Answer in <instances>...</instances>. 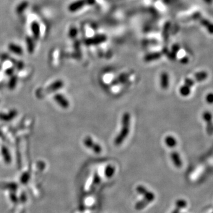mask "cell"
<instances>
[{
  "label": "cell",
  "mask_w": 213,
  "mask_h": 213,
  "mask_svg": "<svg viewBox=\"0 0 213 213\" xmlns=\"http://www.w3.org/2000/svg\"><path fill=\"white\" fill-rule=\"evenodd\" d=\"M205 100L209 104H213V93L209 92L205 96Z\"/></svg>",
  "instance_id": "ffe728a7"
},
{
  "label": "cell",
  "mask_w": 213,
  "mask_h": 213,
  "mask_svg": "<svg viewBox=\"0 0 213 213\" xmlns=\"http://www.w3.org/2000/svg\"><path fill=\"white\" fill-rule=\"evenodd\" d=\"M31 29L33 37L35 39H38L40 36V27L37 21H33L31 25Z\"/></svg>",
  "instance_id": "8992f818"
},
{
  "label": "cell",
  "mask_w": 213,
  "mask_h": 213,
  "mask_svg": "<svg viewBox=\"0 0 213 213\" xmlns=\"http://www.w3.org/2000/svg\"><path fill=\"white\" fill-rule=\"evenodd\" d=\"M26 44L28 51L30 53H33L34 50V42L33 39L31 37H27L26 38Z\"/></svg>",
  "instance_id": "8fae6325"
},
{
  "label": "cell",
  "mask_w": 213,
  "mask_h": 213,
  "mask_svg": "<svg viewBox=\"0 0 213 213\" xmlns=\"http://www.w3.org/2000/svg\"><path fill=\"white\" fill-rule=\"evenodd\" d=\"M136 191L139 194L141 195H144L147 191V189L143 185H139L136 188Z\"/></svg>",
  "instance_id": "e0dca14e"
},
{
  "label": "cell",
  "mask_w": 213,
  "mask_h": 213,
  "mask_svg": "<svg viewBox=\"0 0 213 213\" xmlns=\"http://www.w3.org/2000/svg\"><path fill=\"white\" fill-rule=\"evenodd\" d=\"M171 157L172 161V162L174 163L175 167H176L178 168H179L182 165V162L181 158L178 152L177 151H173L171 154Z\"/></svg>",
  "instance_id": "277c9868"
},
{
  "label": "cell",
  "mask_w": 213,
  "mask_h": 213,
  "mask_svg": "<svg viewBox=\"0 0 213 213\" xmlns=\"http://www.w3.org/2000/svg\"><path fill=\"white\" fill-rule=\"evenodd\" d=\"M179 208H177V209H175L173 212L172 213H179V210H178Z\"/></svg>",
  "instance_id": "7402d4cb"
},
{
  "label": "cell",
  "mask_w": 213,
  "mask_h": 213,
  "mask_svg": "<svg viewBox=\"0 0 213 213\" xmlns=\"http://www.w3.org/2000/svg\"><path fill=\"white\" fill-rule=\"evenodd\" d=\"M115 171H116V169L114 166H113L112 165H107V167L105 168V172H104L105 177L109 178H112L114 175V174L115 173Z\"/></svg>",
  "instance_id": "30bf717a"
},
{
  "label": "cell",
  "mask_w": 213,
  "mask_h": 213,
  "mask_svg": "<svg viewBox=\"0 0 213 213\" xmlns=\"http://www.w3.org/2000/svg\"><path fill=\"white\" fill-rule=\"evenodd\" d=\"M101 181V178L99 176V175L98 174L97 172H95L93 178V180H92V184L94 185H98Z\"/></svg>",
  "instance_id": "ac0fdd59"
},
{
  "label": "cell",
  "mask_w": 213,
  "mask_h": 213,
  "mask_svg": "<svg viewBox=\"0 0 213 213\" xmlns=\"http://www.w3.org/2000/svg\"><path fill=\"white\" fill-rule=\"evenodd\" d=\"M29 3L27 1H23L20 3L16 8V12L17 14H22L28 7Z\"/></svg>",
  "instance_id": "7c38bea8"
},
{
  "label": "cell",
  "mask_w": 213,
  "mask_h": 213,
  "mask_svg": "<svg viewBox=\"0 0 213 213\" xmlns=\"http://www.w3.org/2000/svg\"><path fill=\"white\" fill-rule=\"evenodd\" d=\"M165 142L170 148L175 147L177 144V139L172 136H167L165 139Z\"/></svg>",
  "instance_id": "52a82bcc"
},
{
  "label": "cell",
  "mask_w": 213,
  "mask_h": 213,
  "mask_svg": "<svg viewBox=\"0 0 213 213\" xmlns=\"http://www.w3.org/2000/svg\"><path fill=\"white\" fill-rule=\"evenodd\" d=\"M160 84H161V88L164 89H166L169 87V79L168 73L164 72L161 74V76H160Z\"/></svg>",
  "instance_id": "3957f363"
},
{
  "label": "cell",
  "mask_w": 213,
  "mask_h": 213,
  "mask_svg": "<svg viewBox=\"0 0 213 213\" xmlns=\"http://www.w3.org/2000/svg\"><path fill=\"white\" fill-rule=\"evenodd\" d=\"M179 92L181 95L184 96H187L191 94V88L184 85L179 89Z\"/></svg>",
  "instance_id": "5bb4252c"
},
{
  "label": "cell",
  "mask_w": 213,
  "mask_h": 213,
  "mask_svg": "<svg viewBox=\"0 0 213 213\" xmlns=\"http://www.w3.org/2000/svg\"><path fill=\"white\" fill-rule=\"evenodd\" d=\"M208 77V74L205 71H201L195 74L194 78H195V82H202L205 80Z\"/></svg>",
  "instance_id": "9c48e42d"
},
{
  "label": "cell",
  "mask_w": 213,
  "mask_h": 213,
  "mask_svg": "<svg viewBox=\"0 0 213 213\" xmlns=\"http://www.w3.org/2000/svg\"><path fill=\"white\" fill-rule=\"evenodd\" d=\"M84 144L86 147L91 149L96 154L100 153L102 151L101 146L99 144L94 143L92 139L89 136H87L84 139Z\"/></svg>",
  "instance_id": "7a4b0ae2"
},
{
  "label": "cell",
  "mask_w": 213,
  "mask_h": 213,
  "mask_svg": "<svg viewBox=\"0 0 213 213\" xmlns=\"http://www.w3.org/2000/svg\"><path fill=\"white\" fill-rule=\"evenodd\" d=\"M131 116L129 113L126 112L123 114L122 119V129L114 139L116 146L121 145L126 140L130 132Z\"/></svg>",
  "instance_id": "6da1fadb"
},
{
  "label": "cell",
  "mask_w": 213,
  "mask_h": 213,
  "mask_svg": "<svg viewBox=\"0 0 213 213\" xmlns=\"http://www.w3.org/2000/svg\"><path fill=\"white\" fill-rule=\"evenodd\" d=\"M160 56H161V55H160L159 53H153V54H150V55L147 56L145 58V60L146 61H150L157 59L159 58Z\"/></svg>",
  "instance_id": "2e32d148"
},
{
  "label": "cell",
  "mask_w": 213,
  "mask_h": 213,
  "mask_svg": "<svg viewBox=\"0 0 213 213\" xmlns=\"http://www.w3.org/2000/svg\"><path fill=\"white\" fill-rule=\"evenodd\" d=\"M9 49L13 53H15V54H17L19 55H21L23 54L22 48L20 46H19L16 44H13V43L10 44L9 46Z\"/></svg>",
  "instance_id": "ba28073f"
},
{
  "label": "cell",
  "mask_w": 213,
  "mask_h": 213,
  "mask_svg": "<svg viewBox=\"0 0 213 213\" xmlns=\"http://www.w3.org/2000/svg\"><path fill=\"white\" fill-rule=\"evenodd\" d=\"M143 195H144V198L145 199H146L149 203L153 201L155 198V196H154V194L149 191H147Z\"/></svg>",
  "instance_id": "9a60e30c"
},
{
  "label": "cell",
  "mask_w": 213,
  "mask_h": 213,
  "mask_svg": "<svg viewBox=\"0 0 213 213\" xmlns=\"http://www.w3.org/2000/svg\"><path fill=\"white\" fill-rule=\"evenodd\" d=\"M149 204V202L145 199L144 198H143L142 200L139 201L138 202H137L135 205V209L136 210L140 211L143 209V208H144L148 204Z\"/></svg>",
  "instance_id": "4fadbf2b"
},
{
  "label": "cell",
  "mask_w": 213,
  "mask_h": 213,
  "mask_svg": "<svg viewBox=\"0 0 213 213\" xmlns=\"http://www.w3.org/2000/svg\"><path fill=\"white\" fill-rule=\"evenodd\" d=\"M184 82H185V84H184V85H187V86H189V88H191V87H192V86L194 85V84L195 83V80H194V79H192L186 78V79H185Z\"/></svg>",
  "instance_id": "d6986e66"
},
{
  "label": "cell",
  "mask_w": 213,
  "mask_h": 213,
  "mask_svg": "<svg viewBox=\"0 0 213 213\" xmlns=\"http://www.w3.org/2000/svg\"><path fill=\"white\" fill-rule=\"evenodd\" d=\"M55 99L56 101L63 108H68L69 105V103L67 99H66L65 97L61 94L56 95L55 96Z\"/></svg>",
  "instance_id": "5b68a950"
},
{
  "label": "cell",
  "mask_w": 213,
  "mask_h": 213,
  "mask_svg": "<svg viewBox=\"0 0 213 213\" xmlns=\"http://www.w3.org/2000/svg\"><path fill=\"white\" fill-rule=\"evenodd\" d=\"M176 205H177V208H179L185 207L186 206V202L183 200H178V201H177V202L176 203Z\"/></svg>",
  "instance_id": "44dd1931"
}]
</instances>
